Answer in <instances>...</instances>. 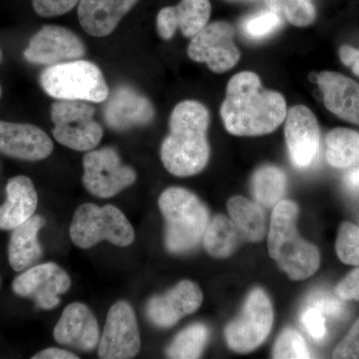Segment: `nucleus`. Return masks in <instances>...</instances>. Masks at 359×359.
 Listing matches in <instances>:
<instances>
[{
  "label": "nucleus",
  "instance_id": "423d86ee",
  "mask_svg": "<svg viewBox=\"0 0 359 359\" xmlns=\"http://www.w3.org/2000/svg\"><path fill=\"white\" fill-rule=\"evenodd\" d=\"M70 238L80 249L87 250L102 241L127 247L135 240L133 226L124 214L112 205H79L70 226Z\"/></svg>",
  "mask_w": 359,
  "mask_h": 359
},
{
  "label": "nucleus",
  "instance_id": "7c9ffc66",
  "mask_svg": "<svg viewBox=\"0 0 359 359\" xmlns=\"http://www.w3.org/2000/svg\"><path fill=\"white\" fill-rule=\"evenodd\" d=\"M337 256L340 261L351 266H359V228L351 223L340 226L337 238Z\"/></svg>",
  "mask_w": 359,
  "mask_h": 359
},
{
  "label": "nucleus",
  "instance_id": "2eb2a0df",
  "mask_svg": "<svg viewBox=\"0 0 359 359\" xmlns=\"http://www.w3.org/2000/svg\"><path fill=\"white\" fill-rule=\"evenodd\" d=\"M154 117V106L151 101L128 85L117 87L108 97L104 108L106 124L115 131L145 126Z\"/></svg>",
  "mask_w": 359,
  "mask_h": 359
},
{
  "label": "nucleus",
  "instance_id": "b1692460",
  "mask_svg": "<svg viewBox=\"0 0 359 359\" xmlns=\"http://www.w3.org/2000/svg\"><path fill=\"white\" fill-rule=\"evenodd\" d=\"M327 161L337 169L359 164V133L351 129L335 128L328 132L327 138Z\"/></svg>",
  "mask_w": 359,
  "mask_h": 359
},
{
  "label": "nucleus",
  "instance_id": "9b49d317",
  "mask_svg": "<svg viewBox=\"0 0 359 359\" xmlns=\"http://www.w3.org/2000/svg\"><path fill=\"white\" fill-rule=\"evenodd\" d=\"M140 348V332L133 309L128 302H116L108 311L103 334L99 341V358H133Z\"/></svg>",
  "mask_w": 359,
  "mask_h": 359
},
{
  "label": "nucleus",
  "instance_id": "f3484780",
  "mask_svg": "<svg viewBox=\"0 0 359 359\" xmlns=\"http://www.w3.org/2000/svg\"><path fill=\"white\" fill-rule=\"evenodd\" d=\"M53 143L43 130L32 124L0 121V153L25 161L46 159Z\"/></svg>",
  "mask_w": 359,
  "mask_h": 359
},
{
  "label": "nucleus",
  "instance_id": "a211bd4d",
  "mask_svg": "<svg viewBox=\"0 0 359 359\" xmlns=\"http://www.w3.org/2000/svg\"><path fill=\"white\" fill-rule=\"evenodd\" d=\"M53 335L61 346H71L81 351H93L100 341V332L95 316L80 302L66 306L54 327Z\"/></svg>",
  "mask_w": 359,
  "mask_h": 359
},
{
  "label": "nucleus",
  "instance_id": "f8f14e48",
  "mask_svg": "<svg viewBox=\"0 0 359 359\" xmlns=\"http://www.w3.org/2000/svg\"><path fill=\"white\" fill-rule=\"evenodd\" d=\"M71 287L70 276L54 263H45L28 269L13 280V289L22 297H32L40 309H52L60 302L59 295Z\"/></svg>",
  "mask_w": 359,
  "mask_h": 359
},
{
  "label": "nucleus",
  "instance_id": "37998d69",
  "mask_svg": "<svg viewBox=\"0 0 359 359\" xmlns=\"http://www.w3.org/2000/svg\"><path fill=\"white\" fill-rule=\"evenodd\" d=\"M0 60H1V50H0Z\"/></svg>",
  "mask_w": 359,
  "mask_h": 359
},
{
  "label": "nucleus",
  "instance_id": "1a4fd4ad",
  "mask_svg": "<svg viewBox=\"0 0 359 359\" xmlns=\"http://www.w3.org/2000/svg\"><path fill=\"white\" fill-rule=\"evenodd\" d=\"M83 184L95 197H114L136 181L132 168L125 166L112 148L90 151L84 156Z\"/></svg>",
  "mask_w": 359,
  "mask_h": 359
},
{
  "label": "nucleus",
  "instance_id": "a878e982",
  "mask_svg": "<svg viewBox=\"0 0 359 359\" xmlns=\"http://www.w3.org/2000/svg\"><path fill=\"white\" fill-rule=\"evenodd\" d=\"M287 189V176L278 167L266 165L257 169L252 178V191L257 204L271 208L283 199Z\"/></svg>",
  "mask_w": 359,
  "mask_h": 359
},
{
  "label": "nucleus",
  "instance_id": "393cba45",
  "mask_svg": "<svg viewBox=\"0 0 359 359\" xmlns=\"http://www.w3.org/2000/svg\"><path fill=\"white\" fill-rule=\"evenodd\" d=\"M240 237L233 221L219 215L209 223L203 240L205 250L212 257L224 259L237 250Z\"/></svg>",
  "mask_w": 359,
  "mask_h": 359
},
{
  "label": "nucleus",
  "instance_id": "4c0bfd02",
  "mask_svg": "<svg viewBox=\"0 0 359 359\" xmlns=\"http://www.w3.org/2000/svg\"><path fill=\"white\" fill-rule=\"evenodd\" d=\"M177 29H178V26L175 21L172 7L168 6L161 9L157 16V30L161 39H171Z\"/></svg>",
  "mask_w": 359,
  "mask_h": 359
},
{
  "label": "nucleus",
  "instance_id": "473e14b6",
  "mask_svg": "<svg viewBox=\"0 0 359 359\" xmlns=\"http://www.w3.org/2000/svg\"><path fill=\"white\" fill-rule=\"evenodd\" d=\"M306 304L318 309L325 316L332 318H344L346 313V304L339 297L325 292H316L311 294Z\"/></svg>",
  "mask_w": 359,
  "mask_h": 359
},
{
  "label": "nucleus",
  "instance_id": "f704fd0d",
  "mask_svg": "<svg viewBox=\"0 0 359 359\" xmlns=\"http://www.w3.org/2000/svg\"><path fill=\"white\" fill-rule=\"evenodd\" d=\"M80 0H32L35 13L42 18L62 15L69 13Z\"/></svg>",
  "mask_w": 359,
  "mask_h": 359
},
{
  "label": "nucleus",
  "instance_id": "ea45409f",
  "mask_svg": "<svg viewBox=\"0 0 359 359\" xmlns=\"http://www.w3.org/2000/svg\"><path fill=\"white\" fill-rule=\"evenodd\" d=\"M33 359H78L76 354L65 351V349L52 348L44 349L35 354Z\"/></svg>",
  "mask_w": 359,
  "mask_h": 359
},
{
  "label": "nucleus",
  "instance_id": "cd10ccee",
  "mask_svg": "<svg viewBox=\"0 0 359 359\" xmlns=\"http://www.w3.org/2000/svg\"><path fill=\"white\" fill-rule=\"evenodd\" d=\"M210 330L202 323L190 325L180 332L167 349L170 358L194 359L199 358L204 351Z\"/></svg>",
  "mask_w": 359,
  "mask_h": 359
},
{
  "label": "nucleus",
  "instance_id": "c9c22d12",
  "mask_svg": "<svg viewBox=\"0 0 359 359\" xmlns=\"http://www.w3.org/2000/svg\"><path fill=\"white\" fill-rule=\"evenodd\" d=\"M332 358L359 359V318L344 339L335 347Z\"/></svg>",
  "mask_w": 359,
  "mask_h": 359
},
{
  "label": "nucleus",
  "instance_id": "bb28decb",
  "mask_svg": "<svg viewBox=\"0 0 359 359\" xmlns=\"http://www.w3.org/2000/svg\"><path fill=\"white\" fill-rule=\"evenodd\" d=\"M171 7L177 26L189 39L208 25L212 13L210 0H181L176 6Z\"/></svg>",
  "mask_w": 359,
  "mask_h": 359
},
{
  "label": "nucleus",
  "instance_id": "72a5a7b5",
  "mask_svg": "<svg viewBox=\"0 0 359 359\" xmlns=\"http://www.w3.org/2000/svg\"><path fill=\"white\" fill-rule=\"evenodd\" d=\"M301 323L314 340H323L327 335L325 316L313 306H306L301 316Z\"/></svg>",
  "mask_w": 359,
  "mask_h": 359
},
{
  "label": "nucleus",
  "instance_id": "20e7f679",
  "mask_svg": "<svg viewBox=\"0 0 359 359\" xmlns=\"http://www.w3.org/2000/svg\"><path fill=\"white\" fill-rule=\"evenodd\" d=\"M159 208L166 221L165 243L169 252L193 250L204 237L210 223L207 207L186 189H167L160 196Z\"/></svg>",
  "mask_w": 359,
  "mask_h": 359
},
{
  "label": "nucleus",
  "instance_id": "f257e3e1",
  "mask_svg": "<svg viewBox=\"0 0 359 359\" xmlns=\"http://www.w3.org/2000/svg\"><path fill=\"white\" fill-rule=\"evenodd\" d=\"M285 97L264 89L250 71L233 75L226 86L221 117L226 131L235 136H262L276 131L287 116Z\"/></svg>",
  "mask_w": 359,
  "mask_h": 359
},
{
  "label": "nucleus",
  "instance_id": "9d476101",
  "mask_svg": "<svg viewBox=\"0 0 359 359\" xmlns=\"http://www.w3.org/2000/svg\"><path fill=\"white\" fill-rule=\"evenodd\" d=\"M235 29L226 21L210 23L191 39L189 57L196 62L205 63L212 72H226L241 58V52L233 41Z\"/></svg>",
  "mask_w": 359,
  "mask_h": 359
},
{
  "label": "nucleus",
  "instance_id": "6ab92c4d",
  "mask_svg": "<svg viewBox=\"0 0 359 359\" xmlns=\"http://www.w3.org/2000/svg\"><path fill=\"white\" fill-rule=\"evenodd\" d=\"M323 95L325 107L335 116L359 125V83L332 71H323L316 75Z\"/></svg>",
  "mask_w": 359,
  "mask_h": 359
},
{
  "label": "nucleus",
  "instance_id": "f03ea898",
  "mask_svg": "<svg viewBox=\"0 0 359 359\" xmlns=\"http://www.w3.org/2000/svg\"><path fill=\"white\" fill-rule=\"evenodd\" d=\"M209 124V111L202 103L185 100L175 106L170 133L161 146V160L169 173L184 178L205 169L210 158Z\"/></svg>",
  "mask_w": 359,
  "mask_h": 359
},
{
  "label": "nucleus",
  "instance_id": "aec40b11",
  "mask_svg": "<svg viewBox=\"0 0 359 359\" xmlns=\"http://www.w3.org/2000/svg\"><path fill=\"white\" fill-rule=\"evenodd\" d=\"M138 0H80L78 18L84 32L91 36L111 34Z\"/></svg>",
  "mask_w": 359,
  "mask_h": 359
},
{
  "label": "nucleus",
  "instance_id": "0eeeda50",
  "mask_svg": "<svg viewBox=\"0 0 359 359\" xmlns=\"http://www.w3.org/2000/svg\"><path fill=\"white\" fill-rule=\"evenodd\" d=\"M95 109L86 101L57 100L52 104L53 136L65 147L91 151L103 137V129L94 120Z\"/></svg>",
  "mask_w": 359,
  "mask_h": 359
},
{
  "label": "nucleus",
  "instance_id": "dca6fc26",
  "mask_svg": "<svg viewBox=\"0 0 359 359\" xmlns=\"http://www.w3.org/2000/svg\"><path fill=\"white\" fill-rule=\"evenodd\" d=\"M202 302L200 287L191 280H182L166 294L149 301L148 318L157 327H171L184 316L195 313Z\"/></svg>",
  "mask_w": 359,
  "mask_h": 359
},
{
  "label": "nucleus",
  "instance_id": "a19ab883",
  "mask_svg": "<svg viewBox=\"0 0 359 359\" xmlns=\"http://www.w3.org/2000/svg\"><path fill=\"white\" fill-rule=\"evenodd\" d=\"M344 185L351 192L359 191V167L353 168L344 176Z\"/></svg>",
  "mask_w": 359,
  "mask_h": 359
},
{
  "label": "nucleus",
  "instance_id": "6e6552de",
  "mask_svg": "<svg viewBox=\"0 0 359 359\" xmlns=\"http://www.w3.org/2000/svg\"><path fill=\"white\" fill-rule=\"evenodd\" d=\"M273 323V306L268 294L262 289L252 290L242 313L224 330L226 344L236 353H250L266 339Z\"/></svg>",
  "mask_w": 359,
  "mask_h": 359
},
{
  "label": "nucleus",
  "instance_id": "c756f323",
  "mask_svg": "<svg viewBox=\"0 0 359 359\" xmlns=\"http://www.w3.org/2000/svg\"><path fill=\"white\" fill-rule=\"evenodd\" d=\"M273 358H311L304 337L294 328H285L276 340L273 351Z\"/></svg>",
  "mask_w": 359,
  "mask_h": 359
},
{
  "label": "nucleus",
  "instance_id": "39448f33",
  "mask_svg": "<svg viewBox=\"0 0 359 359\" xmlns=\"http://www.w3.org/2000/svg\"><path fill=\"white\" fill-rule=\"evenodd\" d=\"M40 84L56 100L101 103L109 97L102 71L86 60L66 61L50 65L42 72Z\"/></svg>",
  "mask_w": 359,
  "mask_h": 359
},
{
  "label": "nucleus",
  "instance_id": "58836bf2",
  "mask_svg": "<svg viewBox=\"0 0 359 359\" xmlns=\"http://www.w3.org/2000/svg\"><path fill=\"white\" fill-rule=\"evenodd\" d=\"M339 57L344 65L351 67L354 74L359 76V49L344 45L339 48Z\"/></svg>",
  "mask_w": 359,
  "mask_h": 359
},
{
  "label": "nucleus",
  "instance_id": "4be33fe9",
  "mask_svg": "<svg viewBox=\"0 0 359 359\" xmlns=\"http://www.w3.org/2000/svg\"><path fill=\"white\" fill-rule=\"evenodd\" d=\"M46 224L41 216H33L13 229L8 245L9 264L13 271H21L36 263L42 256L39 233Z\"/></svg>",
  "mask_w": 359,
  "mask_h": 359
},
{
  "label": "nucleus",
  "instance_id": "5701e85b",
  "mask_svg": "<svg viewBox=\"0 0 359 359\" xmlns=\"http://www.w3.org/2000/svg\"><path fill=\"white\" fill-rule=\"evenodd\" d=\"M228 211L241 237L252 243L263 240L266 236V224L261 205L241 196H236L229 201Z\"/></svg>",
  "mask_w": 359,
  "mask_h": 359
},
{
  "label": "nucleus",
  "instance_id": "7ed1b4c3",
  "mask_svg": "<svg viewBox=\"0 0 359 359\" xmlns=\"http://www.w3.org/2000/svg\"><path fill=\"white\" fill-rule=\"evenodd\" d=\"M299 207L292 201H280L271 215L268 245L269 256L292 280H302L320 268L318 248L299 236L297 229Z\"/></svg>",
  "mask_w": 359,
  "mask_h": 359
},
{
  "label": "nucleus",
  "instance_id": "79ce46f5",
  "mask_svg": "<svg viewBox=\"0 0 359 359\" xmlns=\"http://www.w3.org/2000/svg\"><path fill=\"white\" fill-rule=\"evenodd\" d=\"M2 90L1 86H0V98H1Z\"/></svg>",
  "mask_w": 359,
  "mask_h": 359
},
{
  "label": "nucleus",
  "instance_id": "c85d7f7f",
  "mask_svg": "<svg viewBox=\"0 0 359 359\" xmlns=\"http://www.w3.org/2000/svg\"><path fill=\"white\" fill-rule=\"evenodd\" d=\"M268 4L273 11H283L290 25L297 27L311 25L316 18L311 0H268Z\"/></svg>",
  "mask_w": 359,
  "mask_h": 359
},
{
  "label": "nucleus",
  "instance_id": "412c9836",
  "mask_svg": "<svg viewBox=\"0 0 359 359\" xmlns=\"http://www.w3.org/2000/svg\"><path fill=\"white\" fill-rule=\"evenodd\" d=\"M6 194V203L0 207V229L13 230L34 216L39 196L33 182L26 176L9 180Z\"/></svg>",
  "mask_w": 359,
  "mask_h": 359
},
{
  "label": "nucleus",
  "instance_id": "2f4dec72",
  "mask_svg": "<svg viewBox=\"0 0 359 359\" xmlns=\"http://www.w3.org/2000/svg\"><path fill=\"white\" fill-rule=\"evenodd\" d=\"M280 25L282 18L280 13L269 8L247 18L243 25V30L250 39H261L275 32Z\"/></svg>",
  "mask_w": 359,
  "mask_h": 359
},
{
  "label": "nucleus",
  "instance_id": "4468645a",
  "mask_svg": "<svg viewBox=\"0 0 359 359\" xmlns=\"http://www.w3.org/2000/svg\"><path fill=\"white\" fill-rule=\"evenodd\" d=\"M285 136L290 160L304 169L313 164L320 147V125L306 106L290 108L285 119Z\"/></svg>",
  "mask_w": 359,
  "mask_h": 359
},
{
  "label": "nucleus",
  "instance_id": "ddd939ff",
  "mask_svg": "<svg viewBox=\"0 0 359 359\" xmlns=\"http://www.w3.org/2000/svg\"><path fill=\"white\" fill-rule=\"evenodd\" d=\"M85 52L83 42L74 32L61 26L45 25L29 40L25 57L33 65L50 66L83 57Z\"/></svg>",
  "mask_w": 359,
  "mask_h": 359
},
{
  "label": "nucleus",
  "instance_id": "e433bc0d",
  "mask_svg": "<svg viewBox=\"0 0 359 359\" xmlns=\"http://www.w3.org/2000/svg\"><path fill=\"white\" fill-rule=\"evenodd\" d=\"M335 295L342 301H359V268L353 269L337 285Z\"/></svg>",
  "mask_w": 359,
  "mask_h": 359
}]
</instances>
